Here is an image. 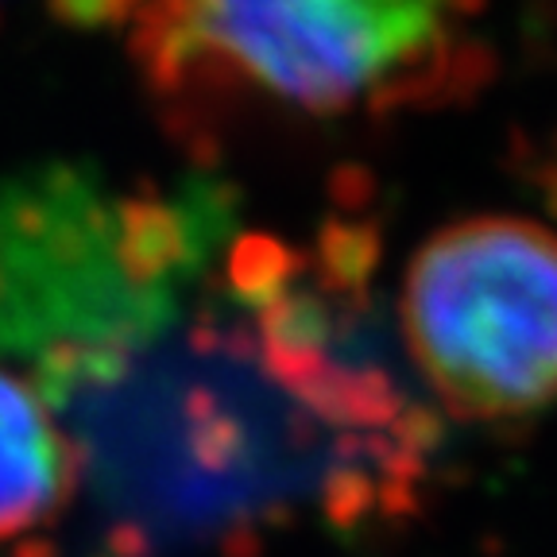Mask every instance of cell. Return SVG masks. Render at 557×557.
<instances>
[{
  "label": "cell",
  "instance_id": "1",
  "mask_svg": "<svg viewBox=\"0 0 557 557\" xmlns=\"http://www.w3.org/2000/svg\"><path fill=\"white\" fill-rule=\"evenodd\" d=\"M375 244L244 236L225 290L156 345L66 357L47 399L109 557H236L295 527H392L434 418L380 341Z\"/></svg>",
  "mask_w": 557,
  "mask_h": 557
},
{
  "label": "cell",
  "instance_id": "4",
  "mask_svg": "<svg viewBox=\"0 0 557 557\" xmlns=\"http://www.w3.org/2000/svg\"><path fill=\"white\" fill-rule=\"evenodd\" d=\"M78 504V461L32 375L0 364V554H44Z\"/></svg>",
  "mask_w": 557,
  "mask_h": 557
},
{
  "label": "cell",
  "instance_id": "3",
  "mask_svg": "<svg viewBox=\"0 0 557 557\" xmlns=\"http://www.w3.org/2000/svg\"><path fill=\"white\" fill-rule=\"evenodd\" d=\"M399 330L418 380L449 414L519 422L557 403V233L480 213L418 244Z\"/></svg>",
  "mask_w": 557,
  "mask_h": 557
},
{
  "label": "cell",
  "instance_id": "2",
  "mask_svg": "<svg viewBox=\"0 0 557 557\" xmlns=\"http://www.w3.org/2000/svg\"><path fill=\"white\" fill-rule=\"evenodd\" d=\"M148 89L190 121L395 116L487 78V0H113Z\"/></svg>",
  "mask_w": 557,
  "mask_h": 557
}]
</instances>
